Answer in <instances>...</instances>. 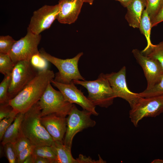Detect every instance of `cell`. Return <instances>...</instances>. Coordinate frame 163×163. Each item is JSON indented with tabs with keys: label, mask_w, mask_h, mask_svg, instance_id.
<instances>
[{
	"label": "cell",
	"mask_w": 163,
	"mask_h": 163,
	"mask_svg": "<svg viewBox=\"0 0 163 163\" xmlns=\"http://www.w3.org/2000/svg\"><path fill=\"white\" fill-rule=\"evenodd\" d=\"M120 2L124 7H126L132 0H115Z\"/></svg>",
	"instance_id": "36"
},
{
	"label": "cell",
	"mask_w": 163,
	"mask_h": 163,
	"mask_svg": "<svg viewBox=\"0 0 163 163\" xmlns=\"http://www.w3.org/2000/svg\"><path fill=\"white\" fill-rule=\"evenodd\" d=\"M41 38L40 34L27 30L26 35L16 41L8 54L13 62L15 64L20 61H30L34 55L40 53L38 46Z\"/></svg>",
	"instance_id": "9"
},
{
	"label": "cell",
	"mask_w": 163,
	"mask_h": 163,
	"mask_svg": "<svg viewBox=\"0 0 163 163\" xmlns=\"http://www.w3.org/2000/svg\"><path fill=\"white\" fill-rule=\"evenodd\" d=\"M126 67L124 66L117 72H112L105 75L115 98L120 97L125 100L131 108L142 97L139 93H134L129 89L126 82Z\"/></svg>",
	"instance_id": "10"
},
{
	"label": "cell",
	"mask_w": 163,
	"mask_h": 163,
	"mask_svg": "<svg viewBox=\"0 0 163 163\" xmlns=\"http://www.w3.org/2000/svg\"><path fill=\"white\" fill-rule=\"evenodd\" d=\"M132 53L143 70L147 82L146 89H150L160 80L163 69L157 60L144 55L138 49H133Z\"/></svg>",
	"instance_id": "13"
},
{
	"label": "cell",
	"mask_w": 163,
	"mask_h": 163,
	"mask_svg": "<svg viewBox=\"0 0 163 163\" xmlns=\"http://www.w3.org/2000/svg\"><path fill=\"white\" fill-rule=\"evenodd\" d=\"M30 62L33 67L38 71L48 69V62L42 57L40 53L34 55L31 58Z\"/></svg>",
	"instance_id": "28"
},
{
	"label": "cell",
	"mask_w": 163,
	"mask_h": 163,
	"mask_svg": "<svg viewBox=\"0 0 163 163\" xmlns=\"http://www.w3.org/2000/svg\"><path fill=\"white\" fill-rule=\"evenodd\" d=\"M34 163H51V162L47 158L41 157L34 156Z\"/></svg>",
	"instance_id": "35"
},
{
	"label": "cell",
	"mask_w": 163,
	"mask_h": 163,
	"mask_svg": "<svg viewBox=\"0 0 163 163\" xmlns=\"http://www.w3.org/2000/svg\"><path fill=\"white\" fill-rule=\"evenodd\" d=\"M6 157L9 163H17L18 155L13 143L8 142L3 145Z\"/></svg>",
	"instance_id": "30"
},
{
	"label": "cell",
	"mask_w": 163,
	"mask_h": 163,
	"mask_svg": "<svg viewBox=\"0 0 163 163\" xmlns=\"http://www.w3.org/2000/svg\"><path fill=\"white\" fill-rule=\"evenodd\" d=\"M13 143L18 155L22 150L32 144L24 136L21 129L18 137Z\"/></svg>",
	"instance_id": "29"
},
{
	"label": "cell",
	"mask_w": 163,
	"mask_h": 163,
	"mask_svg": "<svg viewBox=\"0 0 163 163\" xmlns=\"http://www.w3.org/2000/svg\"><path fill=\"white\" fill-rule=\"evenodd\" d=\"M163 21V5L155 16L151 21L152 27Z\"/></svg>",
	"instance_id": "34"
},
{
	"label": "cell",
	"mask_w": 163,
	"mask_h": 163,
	"mask_svg": "<svg viewBox=\"0 0 163 163\" xmlns=\"http://www.w3.org/2000/svg\"><path fill=\"white\" fill-rule=\"evenodd\" d=\"M18 113L14 110L10 115L0 121V140L1 141L2 140L5 132L13 123Z\"/></svg>",
	"instance_id": "27"
},
{
	"label": "cell",
	"mask_w": 163,
	"mask_h": 163,
	"mask_svg": "<svg viewBox=\"0 0 163 163\" xmlns=\"http://www.w3.org/2000/svg\"><path fill=\"white\" fill-rule=\"evenodd\" d=\"M41 120L54 141L63 142L67 129L66 117L51 113L42 117Z\"/></svg>",
	"instance_id": "14"
},
{
	"label": "cell",
	"mask_w": 163,
	"mask_h": 163,
	"mask_svg": "<svg viewBox=\"0 0 163 163\" xmlns=\"http://www.w3.org/2000/svg\"><path fill=\"white\" fill-rule=\"evenodd\" d=\"M41 111L38 101L24 113L21 130L32 144L50 146L54 140L42 123Z\"/></svg>",
	"instance_id": "2"
},
{
	"label": "cell",
	"mask_w": 163,
	"mask_h": 163,
	"mask_svg": "<svg viewBox=\"0 0 163 163\" xmlns=\"http://www.w3.org/2000/svg\"><path fill=\"white\" fill-rule=\"evenodd\" d=\"M55 77L53 72L48 69L38 71L27 85L8 101L9 104L18 113H25L40 100L48 85Z\"/></svg>",
	"instance_id": "1"
},
{
	"label": "cell",
	"mask_w": 163,
	"mask_h": 163,
	"mask_svg": "<svg viewBox=\"0 0 163 163\" xmlns=\"http://www.w3.org/2000/svg\"><path fill=\"white\" fill-rule=\"evenodd\" d=\"M141 52L144 55L157 60L163 69V41L146 47Z\"/></svg>",
	"instance_id": "19"
},
{
	"label": "cell",
	"mask_w": 163,
	"mask_h": 163,
	"mask_svg": "<svg viewBox=\"0 0 163 163\" xmlns=\"http://www.w3.org/2000/svg\"><path fill=\"white\" fill-rule=\"evenodd\" d=\"M11 78V75L5 76L0 84V104L8 102L7 94Z\"/></svg>",
	"instance_id": "25"
},
{
	"label": "cell",
	"mask_w": 163,
	"mask_h": 163,
	"mask_svg": "<svg viewBox=\"0 0 163 163\" xmlns=\"http://www.w3.org/2000/svg\"><path fill=\"white\" fill-rule=\"evenodd\" d=\"M142 97H149L163 95V75L160 80L152 87L139 93Z\"/></svg>",
	"instance_id": "23"
},
{
	"label": "cell",
	"mask_w": 163,
	"mask_h": 163,
	"mask_svg": "<svg viewBox=\"0 0 163 163\" xmlns=\"http://www.w3.org/2000/svg\"><path fill=\"white\" fill-rule=\"evenodd\" d=\"M152 163H163V160L161 159H155L151 162Z\"/></svg>",
	"instance_id": "38"
},
{
	"label": "cell",
	"mask_w": 163,
	"mask_h": 163,
	"mask_svg": "<svg viewBox=\"0 0 163 163\" xmlns=\"http://www.w3.org/2000/svg\"><path fill=\"white\" fill-rule=\"evenodd\" d=\"M129 112L131 121L135 127L144 117H155L163 113V95L141 97Z\"/></svg>",
	"instance_id": "8"
},
{
	"label": "cell",
	"mask_w": 163,
	"mask_h": 163,
	"mask_svg": "<svg viewBox=\"0 0 163 163\" xmlns=\"http://www.w3.org/2000/svg\"><path fill=\"white\" fill-rule=\"evenodd\" d=\"M38 102L41 117L51 113L66 117L73 104L66 101L62 93L55 89L51 83L48 85Z\"/></svg>",
	"instance_id": "5"
},
{
	"label": "cell",
	"mask_w": 163,
	"mask_h": 163,
	"mask_svg": "<svg viewBox=\"0 0 163 163\" xmlns=\"http://www.w3.org/2000/svg\"><path fill=\"white\" fill-rule=\"evenodd\" d=\"M16 41L9 35L0 36V53L9 54Z\"/></svg>",
	"instance_id": "26"
},
{
	"label": "cell",
	"mask_w": 163,
	"mask_h": 163,
	"mask_svg": "<svg viewBox=\"0 0 163 163\" xmlns=\"http://www.w3.org/2000/svg\"><path fill=\"white\" fill-rule=\"evenodd\" d=\"M51 84L62 93L66 101L79 105L83 109L91 112L92 115L95 116L98 115V113L95 110V106L80 90L77 88L73 81L70 84H65L53 80Z\"/></svg>",
	"instance_id": "12"
},
{
	"label": "cell",
	"mask_w": 163,
	"mask_h": 163,
	"mask_svg": "<svg viewBox=\"0 0 163 163\" xmlns=\"http://www.w3.org/2000/svg\"><path fill=\"white\" fill-rule=\"evenodd\" d=\"M32 155L34 157H41L49 159L51 163H56V156L50 146H35Z\"/></svg>",
	"instance_id": "21"
},
{
	"label": "cell",
	"mask_w": 163,
	"mask_h": 163,
	"mask_svg": "<svg viewBox=\"0 0 163 163\" xmlns=\"http://www.w3.org/2000/svg\"><path fill=\"white\" fill-rule=\"evenodd\" d=\"M50 146L56 156V163H78L72 155L71 148L63 142L54 141Z\"/></svg>",
	"instance_id": "17"
},
{
	"label": "cell",
	"mask_w": 163,
	"mask_h": 163,
	"mask_svg": "<svg viewBox=\"0 0 163 163\" xmlns=\"http://www.w3.org/2000/svg\"><path fill=\"white\" fill-rule=\"evenodd\" d=\"M59 11L58 4L43 5L34 12L27 30L34 34H40L50 27L57 19Z\"/></svg>",
	"instance_id": "11"
},
{
	"label": "cell",
	"mask_w": 163,
	"mask_h": 163,
	"mask_svg": "<svg viewBox=\"0 0 163 163\" xmlns=\"http://www.w3.org/2000/svg\"><path fill=\"white\" fill-rule=\"evenodd\" d=\"M14 110L8 102L0 104V121L10 115Z\"/></svg>",
	"instance_id": "32"
},
{
	"label": "cell",
	"mask_w": 163,
	"mask_h": 163,
	"mask_svg": "<svg viewBox=\"0 0 163 163\" xmlns=\"http://www.w3.org/2000/svg\"><path fill=\"white\" fill-rule=\"evenodd\" d=\"M91 112L86 110H78L73 104L66 117L67 129L63 139L65 145L71 148L73 138L76 134L95 126L96 122L91 119Z\"/></svg>",
	"instance_id": "6"
},
{
	"label": "cell",
	"mask_w": 163,
	"mask_h": 163,
	"mask_svg": "<svg viewBox=\"0 0 163 163\" xmlns=\"http://www.w3.org/2000/svg\"><path fill=\"white\" fill-rule=\"evenodd\" d=\"M83 2L87 3L90 5L93 4L94 0H82Z\"/></svg>",
	"instance_id": "39"
},
{
	"label": "cell",
	"mask_w": 163,
	"mask_h": 163,
	"mask_svg": "<svg viewBox=\"0 0 163 163\" xmlns=\"http://www.w3.org/2000/svg\"><path fill=\"white\" fill-rule=\"evenodd\" d=\"M38 71L30 61L21 60L15 65L11 74L7 96L8 101L14 97L34 77Z\"/></svg>",
	"instance_id": "7"
},
{
	"label": "cell",
	"mask_w": 163,
	"mask_h": 163,
	"mask_svg": "<svg viewBox=\"0 0 163 163\" xmlns=\"http://www.w3.org/2000/svg\"><path fill=\"white\" fill-rule=\"evenodd\" d=\"M35 146L32 144L20 152L18 155L17 163H23L26 159L32 154Z\"/></svg>",
	"instance_id": "31"
},
{
	"label": "cell",
	"mask_w": 163,
	"mask_h": 163,
	"mask_svg": "<svg viewBox=\"0 0 163 163\" xmlns=\"http://www.w3.org/2000/svg\"><path fill=\"white\" fill-rule=\"evenodd\" d=\"M24 113H19L17 114L14 121L4 135L1 142L2 145L8 142L14 143L15 142L21 131Z\"/></svg>",
	"instance_id": "18"
},
{
	"label": "cell",
	"mask_w": 163,
	"mask_h": 163,
	"mask_svg": "<svg viewBox=\"0 0 163 163\" xmlns=\"http://www.w3.org/2000/svg\"><path fill=\"white\" fill-rule=\"evenodd\" d=\"M15 64L8 54L0 53V72L6 76L11 75Z\"/></svg>",
	"instance_id": "22"
},
{
	"label": "cell",
	"mask_w": 163,
	"mask_h": 163,
	"mask_svg": "<svg viewBox=\"0 0 163 163\" xmlns=\"http://www.w3.org/2000/svg\"><path fill=\"white\" fill-rule=\"evenodd\" d=\"M73 81L75 84L80 85L87 89V97L95 106L107 108L113 104L115 98L105 74H100L97 79L94 81Z\"/></svg>",
	"instance_id": "3"
},
{
	"label": "cell",
	"mask_w": 163,
	"mask_h": 163,
	"mask_svg": "<svg viewBox=\"0 0 163 163\" xmlns=\"http://www.w3.org/2000/svg\"><path fill=\"white\" fill-rule=\"evenodd\" d=\"M151 20L145 9L144 10L140 21L139 28L141 34H143L147 40L146 47L152 45L150 40V34L152 28Z\"/></svg>",
	"instance_id": "20"
},
{
	"label": "cell",
	"mask_w": 163,
	"mask_h": 163,
	"mask_svg": "<svg viewBox=\"0 0 163 163\" xmlns=\"http://www.w3.org/2000/svg\"><path fill=\"white\" fill-rule=\"evenodd\" d=\"M99 159L98 160H95L92 159L90 157L86 156L80 154L78 158H76L78 163H106L105 161H104L98 155Z\"/></svg>",
	"instance_id": "33"
},
{
	"label": "cell",
	"mask_w": 163,
	"mask_h": 163,
	"mask_svg": "<svg viewBox=\"0 0 163 163\" xmlns=\"http://www.w3.org/2000/svg\"><path fill=\"white\" fill-rule=\"evenodd\" d=\"M83 3L82 0H59L58 21L63 24L74 23L78 18Z\"/></svg>",
	"instance_id": "15"
},
{
	"label": "cell",
	"mask_w": 163,
	"mask_h": 163,
	"mask_svg": "<svg viewBox=\"0 0 163 163\" xmlns=\"http://www.w3.org/2000/svg\"><path fill=\"white\" fill-rule=\"evenodd\" d=\"M163 5V0H146L145 10L151 21Z\"/></svg>",
	"instance_id": "24"
},
{
	"label": "cell",
	"mask_w": 163,
	"mask_h": 163,
	"mask_svg": "<svg viewBox=\"0 0 163 163\" xmlns=\"http://www.w3.org/2000/svg\"><path fill=\"white\" fill-rule=\"evenodd\" d=\"M146 5V0H132L126 7L125 18L129 25L139 28L142 15Z\"/></svg>",
	"instance_id": "16"
},
{
	"label": "cell",
	"mask_w": 163,
	"mask_h": 163,
	"mask_svg": "<svg viewBox=\"0 0 163 163\" xmlns=\"http://www.w3.org/2000/svg\"><path fill=\"white\" fill-rule=\"evenodd\" d=\"M41 56L54 65L59 72L55 74L54 80L65 84L70 83L74 80H85L81 75L78 67L80 57L83 54L80 52L74 57L62 59L53 56L46 52L43 48L39 50Z\"/></svg>",
	"instance_id": "4"
},
{
	"label": "cell",
	"mask_w": 163,
	"mask_h": 163,
	"mask_svg": "<svg viewBox=\"0 0 163 163\" xmlns=\"http://www.w3.org/2000/svg\"><path fill=\"white\" fill-rule=\"evenodd\" d=\"M34 156L32 154L27 157L23 163H34Z\"/></svg>",
	"instance_id": "37"
}]
</instances>
